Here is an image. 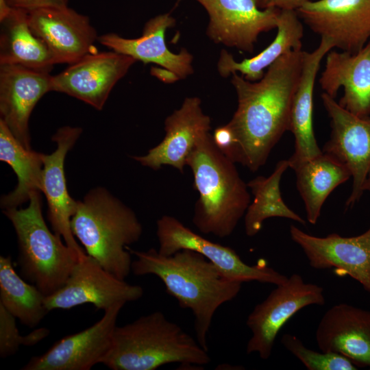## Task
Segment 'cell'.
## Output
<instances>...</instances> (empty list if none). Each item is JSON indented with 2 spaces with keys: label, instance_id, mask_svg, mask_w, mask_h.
<instances>
[{
  "label": "cell",
  "instance_id": "cell-27",
  "mask_svg": "<svg viewBox=\"0 0 370 370\" xmlns=\"http://www.w3.org/2000/svg\"><path fill=\"white\" fill-rule=\"evenodd\" d=\"M44 153L26 149L0 120V160L16 175V188L1 199L3 210L16 208L29 201L32 194L41 192Z\"/></svg>",
  "mask_w": 370,
  "mask_h": 370
},
{
  "label": "cell",
  "instance_id": "cell-1",
  "mask_svg": "<svg viewBox=\"0 0 370 370\" xmlns=\"http://www.w3.org/2000/svg\"><path fill=\"white\" fill-rule=\"evenodd\" d=\"M304 51L293 49L271 64L262 79L232 73L238 106L227 125L237 140V162L256 171L288 131L291 106L301 75Z\"/></svg>",
  "mask_w": 370,
  "mask_h": 370
},
{
  "label": "cell",
  "instance_id": "cell-9",
  "mask_svg": "<svg viewBox=\"0 0 370 370\" xmlns=\"http://www.w3.org/2000/svg\"><path fill=\"white\" fill-rule=\"evenodd\" d=\"M143 295L140 286L118 278L86 254L77 261L64 284L45 297V304L49 311L84 304L105 310L118 303L136 301Z\"/></svg>",
  "mask_w": 370,
  "mask_h": 370
},
{
  "label": "cell",
  "instance_id": "cell-17",
  "mask_svg": "<svg viewBox=\"0 0 370 370\" xmlns=\"http://www.w3.org/2000/svg\"><path fill=\"white\" fill-rule=\"evenodd\" d=\"M82 132V128L71 126H64L56 131L52 136V140L57 145L56 150L50 154H44L41 184V193L47 199L48 219L53 232L62 238L79 259L86 254L76 241L71 230V221L76 211L77 201L68 192L64 161Z\"/></svg>",
  "mask_w": 370,
  "mask_h": 370
},
{
  "label": "cell",
  "instance_id": "cell-14",
  "mask_svg": "<svg viewBox=\"0 0 370 370\" xmlns=\"http://www.w3.org/2000/svg\"><path fill=\"white\" fill-rule=\"evenodd\" d=\"M125 304L104 310L92 325L56 342L42 355L32 357L23 370H89L108 352L119 314Z\"/></svg>",
  "mask_w": 370,
  "mask_h": 370
},
{
  "label": "cell",
  "instance_id": "cell-25",
  "mask_svg": "<svg viewBox=\"0 0 370 370\" xmlns=\"http://www.w3.org/2000/svg\"><path fill=\"white\" fill-rule=\"evenodd\" d=\"M1 22L0 65L50 72L54 64L45 43L32 31L27 10L12 8Z\"/></svg>",
  "mask_w": 370,
  "mask_h": 370
},
{
  "label": "cell",
  "instance_id": "cell-16",
  "mask_svg": "<svg viewBox=\"0 0 370 370\" xmlns=\"http://www.w3.org/2000/svg\"><path fill=\"white\" fill-rule=\"evenodd\" d=\"M289 232L311 267L319 270L334 268L340 274L358 281L370 293V227L364 233L351 237L336 233L315 236L293 225Z\"/></svg>",
  "mask_w": 370,
  "mask_h": 370
},
{
  "label": "cell",
  "instance_id": "cell-21",
  "mask_svg": "<svg viewBox=\"0 0 370 370\" xmlns=\"http://www.w3.org/2000/svg\"><path fill=\"white\" fill-rule=\"evenodd\" d=\"M319 82L323 92L334 99L343 88L339 105L357 116H369L370 40L354 53L330 51Z\"/></svg>",
  "mask_w": 370,
  "mask_h": 370
},
{
  "label": "cell",
  "instance_id": "cell-20",
  "mask_svg": "<svg viewBox=\"0 0 370 370\" xmlns=\"http://www.w3.org/2000/svg\"><path fill=\"white\" fill-rule=\"evenodd\" d=\"M315 338L321 351L370 369V311L344 303L334 305L322 317Z\"/></svg>",
  "mask_w": 370,
  "mask_h": 370
},
{
  "label": "cell",
  "instance_id": "cell-24",
  "mask_svg": "<svg viewBox=\"0 0 370 370\" xmlns=\"http://www.w3.org/2000/svg\"><path fill=\"white\" fill-rule=\"evenodd\" d=\"M274 40L258 55L241 62L234 60L226 50L221 51L217 69L223 77L240 73L247 80L256 82L262 78L268 69L281 56L293 49H302L304 26L294 10H281Z\"/></svg>",
  "mask_w": 370,
  "mask_h": 370
},
{
  "label": "cell",
  "instance_id": "cell-33",
  "mask_svg": "<svg viewBox=\"0 0 370 370\" xmlns=\"http://www.w3.org/2000/svg\"><path fill=\"white\" fill-rule=\"evenodd\" d=\"M12 8L27 11L47 8L68 6L69 0H6Z\"/></svg>",
  "mask_w": 370,
  "mask_h": 370
},
{
  "label": "cell",
  "instance_id": "cell-6",
  "mask_svg": "<svg viewBox=\"0 0 370 370\" xmlns=\"http://www.w3.org/2000/svg\"><path fill=\"white\" fill-rule=\"evenodd\" d=\"M40 193L32 194L27 207L3 212L16 234L21 276L47 297L64 284L79 258L47 227Z\"/></svg>",
  "mask_w": 370,
  "mask_h": 370
},
{
  "label": "cell",
  "instance_id": "cell-28",
  "mask_svg": "<svg viewBox=\"0 0 370 370\" xmlns=\"http://www.w3.org/2000/svg\"><path fill=\"white\" fill-rule=\"evenodd\" d=\"M288 167V160H282L269 177L258 176L247 184L254 195L244 219L245 231L248 236L256 235L262 230L263 222L272 217L286 218L306 224V221L289 208L282 197L280 181Z\"/></svg>",
  "mask_w": 370,
  "mask_h": 370
},
{
  "label": "cell",
  "instance_id": "cell-35",
  "mask_svg": "<svg viewBox=\"0 0 370 370\" xmlns=\"http://www.w3.org/2000/svg\"><path fill=\"white\" fill-rule=\"evenodd\" d=\"M12 7L6 0H0V21L3 20L11 12Z\"/></svg>",
  "mask_w": 370,
  "mask_h": 370
},
{
  "label": "cell",
  "instance_id": "cell-36",
  "mask_svg": "<svg viewBox=\"0 0 370 370\" xmlns=\"http://www.w3.org/2000/svg\"><path fill=\"white\" fill-rule=\"evenodd\" d=\"M363 191H370V175L363 186Z\"/></svg>",
  "mask_w": 370,
  "mask_h": 370
},
{
  "label": "cell",
  "instance_id": "cell-34",
  "mask_svg": "<svg viewBox=\"0 0 370 370\" xmlns=\"http://www.w3.org/2000/svg\"><path fill=\"white\" fill-rule=\"evenodd\" d=\"M261 9L276 8L280 10H296L301 5L309 0H256Z\"/></svg>",
  "mask_w": 370,
  "mask_h": 370
},
{
  "label": "cell",
  "instance_id": "cell-8",
  "mask_svg": "<svg viewBox=\"0 0 370 370\" xmlns=\"http://www.w3.org/2000/svg\"><path fill=\"white\" fill-rule=\"evenodd\" d=\"M158 252L169 256L182 249L195 251L213 263L228 278L241 282L257 281L275 286L288 277L264 264L249 265L231 247L213 243L195 233L175 217L164 215L157 221Z\"/></svg>",
  "mask_w": 370,
  "mask_h": 370
},
{
  "label": "cell",
  "instance_id": "cell-12",
  "mask_svg": "<svg viewBox=\"0 0 370 370\" xmlns=\"http://www.w3.org/2000/svg\"><path fill=\"white\" fill-rule=\"evenodd\" d=\"M296 12L313 32L341 51L356 53L370 40V0H309Z\"/></svg>",
  "mask_w": 370,
  "mask_h": 370
},
{
  "label": "cell",
  "instance_id": "cell-29",
  "mask_svg": "<svg viewBox=\"0 0 370 370\" xmlns=\"http://www.w3.org/2000/svg\"><path fill=\"white\" fill-rule=\"evenodd\" d=\"M45 296L16 271L10 256H0V304L21 323L34 328L49 312Z\"/></svg>",
  "mask_w": 370,
  "mask_h": 370
},
{
  "label": "cell",
  "instance_id": "cell-4",
  "mask_svg": "<svg viewBox=\"0 0 370 370\" xmlns=\"http://www.w3.org/2000/svg\"><path fill=\"white\" fill-rule=\"evenodd\" d=\"M210 358L190 334L155 311L116 326L101 363L112 370H154L169 363L202 366Z\"/></svg>",
  "mask_w": 370,
  "mask_h": 370
},
{
  "label": "cell",
  "instance_id": "cell-22",
  "mask_svg": "<svg viewBox=\"0 0 370 370\" xmlns=\"http://www.w3.org/2000/svg\"><path fill=\"white\" fill-rule=\"evenodd\" d=\"M169 13L159 14L145 25L142 36L125 38L114 33L99 36L100 44L112 51L131 56L145 64L162 66L175 80L184 79L193 73V56L185 49L179 53L171 51L165 42L166 30L175 25Z\"/></svg>",
  "mask_w": 370,
  "mask_h": 370
},
{
  "label": "cell",
  "instance_id": "cell-30",
  "mask_svg": "<svg viewBox=\"0 0 370 370\" xmlns=\"http://www.w3.org/2000/svg\"><path fill=\"white\" fill-rule=\"evenodd\" d=\"M283 346L308 370H355L358 367L347 358L336 353L316 352L307 348L297 336L285 334Z\"/></svg>",
  "mask_w": 370,
  "mask_h": 370
},
{
  "label": "cell",
  "instance_id": "cell-32",
  "mask_svg": "<svg viewBox=\"0 0 370 370\" xmlns=\"http://www.w3.org/2000/svg\"><path fill=\"white\" fill-rule=\"evenodd\" d=\"M217 149L233 162H237L238 145L235 135L227 124L217 127L212 135Z\"/></svg>",
  "mask_w": 370,
  "mask_h": 370
},
{
  "label": "cell",
  "instance_id": "cell-19",
  "mask_svg": "<svg viewBox=\"0 0 370 370\" xmlns=\"http://www.w3.org/2000/svg\"><path fill=\"white\" fill-rule=\"evenodd\" d=\"M210 118L203 112L201 99L186 97L181 107L166 117L163 140L147 154L133 158L153 170L169 165L183 173L186 160L198 138L210 131Z\"/></svg>",
  "mask_w": 370,
  "mask_h": 370
},
{
  "label": "cell",
  "instance_id": "cell-11",
  "mask_svg": "<svg viewBox=\"0 0 370 370\" xmlns=\"http://www.w3.org/2000/svg\"><path fill=\"white\" fill-rule=\"evenodd\" d=\"M207 11L206 34L215 43L251 53L260 34L277 28L281 10L256 0H195Z\"/></svg>",
  "mask_w": 370,
  "mask_h": 370
},
{
  "label": "cell",
  "instance_id": "cell-10",
  "mask_svg": "<svg viewBox=\"0 0 370 370\" xmlns=\"http://www.w3.org/2000/svg\"><path fill=\"white\" fill-rule=\"evenodd\" d=\"M321 97L331 126L330 138L322 151L349 170L353 184L346 207L351 208L363 195V186L370 175V116L352 113L325 92Z\"/></svg>",
  "mask_w": 370,
  "mask_h": 370
},
{
  "label": "cell",
  "instance_id": "cell-23",
  "mask_svg": "<svg viewBox=\"0 0 370 370\" xmlns=\"http://www.w3.org/2000/svg\"><path fill=\"white\" fill-rule=\"evenodd\" d=\"M333 48L334 45L330 39L321 37L314 51H304L301 75L293 97L288 127L295 139L294 153L288 160L291 169L323 153L313 128V93L321 62Z\"/></svg>",
  "mask_w": 370,
  "mask_h": 370
},
{
  "label": "cell",
  "instance_id": "cell-5",
  "mask_svg": "<svg viewBox=\"0 0 370 370\" xmlns=\"http://www.w3.org/2000/svg\"><path fill=\"white\" fill-rule=\"evenodd\" d=\"M73 236L86 254L121 280L132 271V254L126 247L137 242L143 227L135 212L108 190L97 187L77 201L71 218Z\"/></svg>",
  "mask_w": 370,
  "mask_h": 370
},
{
  "label": "cell",
  "instance_id": "cell-31",
  "mask_svg": "<svg viewBox=\"0 0 370 370\" xmlns=\"http://www.w3.org/2000/svg\"><path fill=\"white\" fill-rule=\"evenodd\" d=\"M16 319L0 304V357L1 358L13 356L21 345H36L49 334V330L47 328H40L25 336H22L16 327Z\"/></svg>",
  "mask_w": 370,
  "mask_h": 370
},
{
  "label": "cell",
  "instance_id": "cell-13",
  "mask_svg": "<svg viewBox=\"0 0 370 370\" xmlns=\"http://www.w3.org/2000/svg\"><path fill=\"white\" fill-rule=\"evenodd\" d=\"M136 61L114 51L87 54L51 76V91L66 94L101 110L115 84Z\"/></svg>",
  "mask_w": 370,
  "mask_h": 370
},
{
  "label": "cell",
  "instance_id": "cell-7",
  "mask_svg": "<svg viewBox=\"0 0 370 370\" xmlns=\"http://www.w3.org/2000/svg\"><path fill=\"white\" fill-rule=\"evenodd\" d=\"M325 301L321 286L305 282L297 273L292 274L249 314L246 324L252 335L247 345V353H258L262 359H268L276 336L285 323L302 308L322 306Z\"/></svg>",
  "mask_w": 370,
  "mask_h": 370
},
{
  "label": "cell",
  "instance_id": "cell-15",
  "mask_svg": "<svg viewBox=\"0 0 370 370\" xmlns=\"http://www.w3.org/2000/svg\"><path fill=\"white\" fill-rule=\"evenodd\" d=\"M27 12L32 31L45 43L55 64H71L98 51L94 43L99 36L88 16L69 6Z\"/></svg>",
  "mask_w": 370,
  "mask_h": 370
},
{
  "label": "cell",
  "instance_id": "cell-2",
  "mask_svg": "<svg viewBox=\"0 0 370 370\" xmlns=\"http://www.w3.org/2000/svg\"><path fill=\"white\" fill-rule=\"evenodd\" d=\"M126 249L136 257L132 271L136 275H153L164 284L166 293L180 306L194 316V330L199 344L208 352V334L217 310L234 299L242 282L228 278L201 254L182 249L164 256L155 249Z\"/></svg>",
  "mask_w": 370,
  "mask_h": 370
},
{
  "label": "cell",
  "instance_id": "cell-3",
  "mask_svg": "<svg viewBox=\"0 0 370 370\" xmlns=\"http://www.w3.org/2000/svg\"><path fill=\"white\" fill-rule=\"evenodd\" d=\"M234 164L217 149L209 132L198 138L186 160L199 195L193 223L204 234L229 236L250 204L248 186Z\"/></svg>",
  "mask_w": 370,
  "mask_h": 370
},
{
  "label": "cell",
  "instance_id": "cell-18",
  "mask_svg": "<svg viewBox=\"0 0 370 370\" xmlns=\"http://www.w3.org/2000/svg\"><path fill=\"white\" fill-rule=\"evenodd\" d=\"M49 73L16 64L0 65V120L27 149H32L29 120L32 110L51 91Z\"/></svg>",
  "mask_w": 370,
  "mask_h": 370
},
{
  "label": "cell",
  "instance_id": "cell-26",
  "mask_svg": "<svg viewBox=\"0 0 370 370\" xmlns=\"http://www.w3.org/2000/svg\"><path fill=\"white\" fill-rule=\"evenodd\" d=\"M292 169L296 175L297 188L305 206L307 221L313 225L317 223L330 194L352 177L344 164L323 152Z\"/></svg>",
  "mask_w": 370,
  "mask_h": 370
}]
</instances>
